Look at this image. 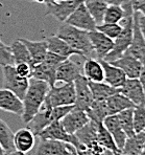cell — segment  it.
Masks as SVG:
<instances>
[{
    "label": "cell",
    "instance_id": "1",
    "mask_svg": "<svg viewBox=\"0 0 145 155\" xmlns=\"http://www.w3.org/2000/svg\"><path fill=\"white\" fill-rule=\"evenodd\" d=\"M50 86L44 81L30 78L27 90L22 99L23 111L21 118L24 124H28L30 120L41 109Z\"/></svg>",
    "mask_w": 145,
    "mask_h": 155
},
{
    "label": "cell",
    "instance_id": "2",
    "mask_svg": "<svg viewBox=\"0 0 145 155\" xmlns=\"http://www.w3.org/2000/svg\"><path fill=\"white\" fill-rule=\"evenodd\" d=\"M56 36L62 38L69 46L79 52L83 58H89L93 54V47L87 31H83L64 22L58 29Z\"/></svg>",
    "mask_w": 145,
    "mask_h": 155
},
{
    "label": "cell",
    "instance_id": "3",
    "mask_svg": "<svg viewBox=\"0 0 145 155\" xmlns=\"http://www.w3.org/2000/svg\"><path fill=\"white\" fill-rule=\"evenodd\" d=\"M122 25V31L120 35L116 39H114V45L112 51L109 52L102 60L106 62H114L118 58L122 56L130 46L132 42L133 37V24H134V15L132 16H124L123 19L120 21Z\"/></svg>",
    "mask_w": 145,
    "mask_h": 155
},
{
    "label": "cell",
    "instance_id": "4",
    "mask_svg": "<svg viewBox=\"0 0 145 155\" xmlns=\"http://www.w3.org/2000/svg\"><path fill=\"white\" fill-rule=\"evenodd\" d=\"M75 102V90L73 83H63L62 85H53L49 88L42 106L53 108L58 106H70Z\"/></svg>",
    "mask_w": 145,
    "mask_h": 155
},
{
    "label": "cell",
    "instance_id": "5",
    "mask_svg": "<svg viewBox=\"0 0 145 155\" xmlns=\"http://www.w3.org/2000/svg\"><path fill=\"white\" fill-rule=\"evenodd\" d=\"M66 58L61 57L56 54H53L51 51H47L45 59L39 64L35 65L33 67V74L31 78L44 81L49 86H53L56 84L55 82V72L56 67L61 62L65 60Z\"/></svg>",
    "mask_w": 145,
    "mask_h": 155
},
{
    "label": "cell",
    "instance_id": "6",
    "mask_svg": "<svg viewBox=\"0 0 145 155\" xmlns=\"http://www.w3.org/2000/svg\"><path fill=\"white\" fill-rule=\"evenodd\" d=\"M2 72H3V87L11 90L21 100L23 99L28 87L29 79L19 76L16 71L15 65L3 66Z\"/></svg>",
    "mask_w": 145,
    "mask_h": 155
},
{
    "label": "cell",
    "instance_id": "7",
    "mask_svg": "<svg viewBox=\"0 0 145 155\" xmlns=\"http://www.w3.org/2000/svg\"><path fill=\"white\" fill-rule=\"evenodd\" d=\"M40 140H55L71 143L76 150L80 148V143L74 134H69L64 129L61 120H54L50 123L47 127H45L42 131L38 134Z\"/></svg>",
    "mask_w": 145,
    "mask_h": 155
},
{
    "label": "cell",
    "instance_id": "8",
    "mask_svg": "<svg viewBox=\"0 0 145 155\" xmlns=\"http://www.w3.org/2000/svg\"><path fill=\"white\" fill-rule=\"evenodd\" d=\"M65 23L70 24V25L77 27L83 31H94L96 29V22L93 19L91 14L87 10L85 3L81 2L77 8L74 10V12L67 18Z\"/></svg>",
    "mask_w": 145,
    "mask_h": 155
},
{
    "label": "cell",
    "instance_id": "9",
    "mask_svg": "<svg viewBox=\"0 0 145 155\" xmlns=\"http://www.w3.org/2000/svg\"><path fill=\"white\" fill-rule=\"evenodd\" d=\"M85 0L73 1H48L46 2V15H50L58 21L65 22L76 8Z\"/></svg>",
    "mask_w": 145,
    "mask_h": 155
},
{
    "label": "cell",
    "instance_id": "10",
    "mask_svg": "<svg viewBox=\"0 0 145 155\" xmlns=\"http://www.w3.org/2000/svg\"><path fill=\"white\" fill-rule=\"evenodd\" d=\"M74 90H75V102L74 106L83 110H88L93 103V97L91 89L89 87V82L83 74L78 76L74 80Z\"/></svg>",
    "mask_w": 145,
    "mask_h": 155
},
{
    "label": "cell",
    "instance_id": "11",
    "mask_svg": "<svg viewBox=\"0 0 145 155\" xmlns=\"http://www.w3.org/2000/svg\"><path fill=\"white\" fill-rule=\"evenodd\" d=\"M90 120L87 112L83 109L73 106V108L61 120L64 129L69 134H74L80 128H83Z\"/></svg>",
    "mask_w": 145,
    "mask_h": 155
},
{
    "label": "cell",
    "instance_id": "12",
    "mask_svg": "<svg viewBox=\"0 0 145 155\" xmlns=\"http://www.w3.org/2000/svg\"><path fill=\"white\" fill-rule=\"evenodd\" d=\"M125 52L130 54L134 58L139 60L142 64L145 63V39L141 33L137 19V13L134 12V24H133V37L132 42Z\"/></svg>",
    "mask_w": 145,
    "mask_h": 155
},
{
    "label": "cell",
    "instance_id": "13",
    "mask_svg": "<svg viewBox=\"0 0 145 155\" xmlns=\"http://www.w3.org/2000/svg\"><path fill=\"white\" fill-rule=\"evenodd\" d=\"M83 72V68L77 62L71 60L70 58L65 59L56 67L55 82L62 83H73L74 80Z\"/></svg>",
    "mask_w": 145,
    "mask_h": 155
},
{
    "label": "cell",
    "instance_id": "14",
    "mask_svg": "<svg viewBox=\"0 0 145 155\" xmlns=\"http://www.w3.org/2000/svg\"><path fill=\"white\" fill-rule=\"evenodd\" d=\"M73 149L71 143L55 140H41L33 153L36 155H67Z\"/></svg>",
    "mask_w": 145,
    "mask_h": 155
},
{
    "label": "cell",
    "instance_id": "15",
    "mask_svg": "<svg viewBox=\"0 0 145 155\" xmlns=\"http://www.w3.org/2000/svg\"><path fill=\"white\" fill-rule=\"evenodd\" d=\"M89 38L91 41V44L93 47V51L95 52L97 59H105L106 56L109 54L113 48L114 45V40L111 38L106 37L105 34L100 33L97 29L88 31Z\"/></svg>",
    "mask_w": 145,
    "mask_h": 155
},
{
    "label": "cell",
    "instance_id": "16",
    "mask_svg": "<svg viewBox=\"0 0 145 155\" xmlns=\"http://www.w3.org/2000/svg\"><path fill=\"white\" fill-rule=\"evenodd\" d=\"M112 64L119 67L125 74L128 79H139L142 66H143V64L139 60L134 58L128 52H124L120 58L112 62Z\"/></svg>",
    "mask_w": 145,
    "mask_h": 155
},
{
    "label": "cell",
    "instance_id": "17",
    "mask_svg": "<svg viewBox=\"0 0 145 155\" xmlns=\"http://www.w3.org/2000/svg\"><path fill=\"white\" fill-rule=\"evenodd\" d=\"M118 92L125 95L135 106L145 104V93L139 79H126L123 85L118 88Z\"/></svg>",
    "mask_w": 145,
    "mask_h": 155
},
{
    "label": "cell",
    "instance_id": "18",
    "mask_svg": "<svg viewBox=\"0 0 145 155\" xmlns=\"http://www.w3.org/2000/svg\"><path fill=\"white\" fill-rule=\"evenodd\" d=\"M36 146V135L29 128H22L14 133V148L19 152L27 154Z\"/></svg>",
    "mask_w": 145,
    "mask_h": 155
},
{
    "label": "cell",
    "instance_id": "19",
    "mask_svg": "<svg viewBox=\"0 0 145 155\" xmlns=\"http://www.w3.org/2000/svg\"><path fill=\"white\" fill-rule=\"evenodd\" d=\"M100 63L102 65L103 68V82H106V84H109L110 86L114 88H120L124 84V82L126 81V76L119 67L115 66L114 64L110 62H106V61L100 59Z\"/></svg>",
    "mask_w": 145,
    "mask_h": 155
},
{
    "label": "cell",
    "instance_id": "20",
    "mask_svg": "<svg viewBox=\"0 0 145 155\" xmlns=\"http://www.w3.org/2000/svg\"><path fill=\"white\" fill-rule=\"evenodd\" d=\"M0 109L21 116L23 111L22 100L8 89H0Z\"/></svg>",
    "mask_w": 145,
    "mask_h": 155
},
{
    "label": "cell",
    "instance_id": "21",
    "mask_svg": "<svg viewBox=\"0 0 145 155\" xmlns=\"http://www.w3.org/2000/svg\"><path fill=\"white\" fill-rule=\"evenodd\" d=\"M54 116L52 113V109L46 108V107H41L38 113L30 120V122L27 125V128H29L33 132L35 135H38L45 127L48 126L50 123L54 122Z\"/></svg>",
    "mask_w": 145,
    "mask_h": 155
},
{
    "label": "cell",
    "instance_id": "22",
    "mask_svg": "<svg viewBox=\"0 0 145 155\" xmlns=\"http://www.w3.org/2000/svg\"><path fill=\"white\" fill-rule=\"evenodd\" d=\"M102 124L106 128V130L110 132L111 135L113 136L117 147H118L120 150H122L128 136L125 135L124 131L122 130L121 126H120V123H119L118 117H117V114L106 116L105 120H103Z\"/></svg>",
    "mask_w": 145,
    "mask_h": 155
},
{
    "label": "cell",
    "instance_id": "23",
    "mask_svg": "<svg viewBox=\"0 0 145 155\" xmlns=\"http://www.w3.org/2000/svg\"><path fill=\"white\" fill-rule=\"evenodd\" d=\"M46 44H47V49H48V51L56 54L61 57H64V58H66V59L74 56V54L80 56L78 51H76L75 49H73L71 46H69L68 43H66L62 38H60L56 35L51 36V37H49L47 39Z\"/></svg>",
    "mask_w": 145,
    "mask_h": 155
},
{
    "label": "cell",
    "instance_id": "24",
    "mask_svg": "<svg viewBox=\"0 0 145 155\" xmlns=\"http://www.w3.org/2000/svg\"><path fill=\"white\" fill-rule=\"evenodd\" d=\"M106 109H108L109 115L118 114L119 112L125 110L128 108H134L135 105L132 101L128 99L125 95H123L120 92H116L113 95L109 97L105 100Z\"/></svg>",
    "mask_w": 145,
    "mask_h": 155
},
{
    "label": "cell",
    "instance_id": "25",
    "mask_svg": "<svg viewBox=\"0 0 145 155\" xmlns=\"http://www.w3.org/2000/svg\"><path fill=\"white\" fill-rule=\"evenodd\" d=\"M83 76L91 82L103 81V68L100 61L94 58H86L83 65Z\"/></svg>",
    "mask_w": 145,
    "mask_h": 155
},
{
    "label": "cell",
    "instance_id": "26",
    "mask_svg": "<svg viewBox=\"0 0 145 155\" xmlns=\"http://www.w3.org/2000/svg\"><path fill=\"white\" fill-rule=\"evenodd\" d=\"M20 40L25 44V46L28 49L33 66L39 64L44 60L47 51H48L46 41H30L27 39H20Z\"/></svg>",
    "mask_w": 145,
    "mask_h": 155
},
{
    "label": "cell",
    "instance_id": "27",
    "mask_svg": "<svg viewBox=\"0 0 145 155\" xmlns=\"http://www.w3.org/2000/svg\"><path fill=\"white\" fill-rule=\"evenodd\" d=\"M145 145V133L142 132H136L134 135L126 138L124 146L121 150V153L138 155L142 151Z\"/></svg>",
    "mask_w": 145,
    "mask_h": 155
},
{
    "label": "cell",
    "instance_id": "28",
    "mask_svg": "<svg viewBox=\"0 0 145 155\" xmlns=\"http://www.w3.org/2000/svg\"><path fill=\"white\" fill-rule=\"evenodd\" d=\"M89 82V87L91 89L92 97L94 101H103L114 93L118 92L117 88H114L106 84V82Z\"/></svg>",
    "mask_w": 145,
    "mask_h": 155
},
{
    "label": "cell",
    "instance_id": "29",
    "mask_svg": "<svg viewBox=\"0 0 145 155\" xmlns=\"http://www.w3.org/2000/svg\"><path fill=\"white\" fill-rule=\"evenodd\" d=\"M97 143L106 149L111 150L115 155H121V150L117 147L113 136L103 126L102 123H98L97 127Z\"/></svg>",
    "mask_w": 145,
    "mask_h": 155
},
{
    "label": "cell",
    "instance_id": "30",
    "mask_svg": "<svg viewBox=\"0 0 145 155\" xmlns=\"http://www.w3.org/2000/svg\"><path fill=\"white\" fill-rule=\"evenodd\" d=\"M10 47L14 58V64L24 62V63H28V64L33 66V62H31V58H30V54H29L28 49H27L25 44L20 39L14 41Z\"/></svg>",
    "mask_w": 145,
    "mask_h": 155
},
{
    "label": "cell",
    "instance_id": "31",
    "mask_svg": "<svg viewBox=\"0 0 145 155\" xmlns=\"http://www.w3.org/2000/svg\"><path fill=\"white\" fill-rule=\"evenodd\" d=\"M84 3L97 25L102 23L103 16H105L106 10L108 8V4L103 0H85Z\"/></svg>",
    "mask_w": 145,
    "mask_h": 155
},
{
    "label": "cell",
    "instance_id": "32",
    "mask_svg": "<svg viewBox=\"0 0 145 155\" xmlns=\"http://www.w3.org/2000/svg\"><path fill=\"white\" fill-rule=\"evenodd\" d=\"M86 112L90 120L96 123H102L106 116H109L105 100L103 101H93L91 106L89 107L88 110H86Z\"/></svg>",
    "mask_w": 145,
    "mask_h": 155
},
{
    "label": "cell",
    "instance_id": "33",
    "mask_svg": "<svg viewBox=\"0 0 145 155\" xmlns=\"http://www.w3.org/2000/svg\"><path fill=\"white\" fill-rule=\"evenodd\" d=\"M0 145L4 152L15 150L14 148V132L4 120L0 118Z\"/></svg>",
    "mask_w": 145,
    "mask_h": 155
},
{
    "label": "cell",
    "instance_id": "34",
    "mask_svg": "<svg viewBox=\"0 0 145 155\" xmlns=\"http://www.w3.org/2000/svg\"><path fill=\"white\" fill-rule=\"evenodd\" d=\"M117 117L119 120L120 126L124 131L125 135L128 137L134 135L136 133L134 130V123H133V108H128L121 111L117 114Z\"/></svg>",
    "mask_w": 145,
    "mask_h": 155
},
{
    "label": "cell",
    "instance_id": "35",
    "mask_svg": "<svg viewBox=\"0 0 145 155\" xmlns=\"http://www.w3.org/2000/svg\"><path fill=\"white\" fill-rule=\"evenodd\" d=\"M124 18V12L122 10L121 5L119 4H110L108 5L103 16V21L105 23H120Z\"/></svg>",
    "mask_w": 145,
    "mask_h": 155
},
{
    "label": "cell",
    "instance_id": "36",
    "mask_svg": "<svg viewBox=\"0 0 145 155\" xmlns=\"http://www.w3.org/2000/svg\"><path fill=\"white\" fill-rule=\"evenodd\" d=\"M133 123L135 132L145 130V104L136 105L133 108Z\"/></svg>",
    "mask_w": 145,
    "mask_h": 155
},
{
    "label": "cell",
    "instance_id": "37",
    "mask_svg": "<svg viewBox=\"0 0 145 155\" xmlns=\"http://www.w3.org/2000/svg\"><path fill=\"white\" fill-rule=\"evenodd\" d=\"M96 29L100 33L105 34L106 37L114 40L121 33L122 25L120 23H105V22H102V23L96 25Z\"/></svg>",
    "mask_w": 145,
    "mask_h": 155
},
{
    "label": "cell",
    "instance_id": "38",
    "mask_svg": "<svg viewBox=\"0 0 145 155\" xmlns=\"http://www.w3.org/2000/svg\"><path fill=\"white\" fill-rule=\"evenodd\" d=\"M6 65H14V58L11 47L0 40V66L3 67Z\"/></svg>",
    "mask_w": 145,
    "mask_h": 155
},
{
    "label": "cell",
    "instance_id": "39",
    "mask_svg": "<svg viewBox=\"0 0 145 155\" xmlns=\"http://www.w3.org/2000/svg\"><path fill=\"white\" fill-rule=\"evenodd\" d=\"M16 68V71L19 76L27 78V79H30L31 74H33V66L28 63H17V64H14Z\"/></svg>",
    "mask_w": 145,
    "mask_h": 155
},
{
    "label": "cell",
    "instance_id": "40",
    "mask_svg": "<svg viewBox=\"0 0 145 155\" xmlns=\"http://www.w3.org/2000/svg\"><path fill=\"white\" fill-rule=\"evenodd\" d=\"M134 12H138L145 17V0H132Z\"/></svg>",
    "mask_w": 145,
    "mask_h": 155
},
{
    "label": "cell",
    "instance_id": "41",
    "mask_svg": "<svg viewBox=\"0 0 145 155\" xmlns=\"http://www.w3.org/2000/svg\"><path fill=\"white\" fill-rule=\"evenodd\" d=\"M137 13V19H138V23H139L140 29H141V33L143 35V37L145 39V17L143 15H141L140 13Z\"/></svg>",
    "mask_w": 145,
    "mask_h": 155
},
{
    "label": "cell",
    "instance_id": "42",
    "mask_svg": "<svg viewBox=\"0 0 145 155\" xmlns=\"http://www.w3.org/2000/svg\"><path fill=\"white\" fill-rule=\"evenodd\" d=\"M139 81L141 83L142 87H143V90H144V93H145V63L142 66V70H141V74L139 76Z\"/></svg>",
    "mask_w": 145,
    "mask_h": 155
},
{
    "label": "cell",
    "instance_id": "43",
    "mask_svg": "<svg viewBox=\"0 0 145 155\" xmlns=\"http://www.w3.org/2000/svg\"><path fill=\"white\" fill-rule=\"evenodd\" d=\"M4 155H26L22 152H19L17 150H12V151H8V152H4Z\"/></svg>",
    "mask_w": 145,
    "mask_h": 155
},
{
    "label": "cell",
    "instance_id": "44",
    "mask_svg": "<svg viewBox=\"0 0 145 155\" xmlns=\"http://www.w3.org/2000/svg\"><path fill=\"white\" fill-rule=\"evenodd\" d=\"M103 1L106 2L108 5H110V4H121V0H103Z\"/></svg>",
    "mask_w": 145,
    "mask_h": 155
},
{
    "label": "cell",
    "instance_id": "45",
    "mask_svg": "<svg viewBox=\"0 0 145 155\" xmlns=\"http://www.w3.org/2000/svg\"><path fill=\"white\" fill-rule=\"evenodd\" d=\"M67 155H78V154H77V151H76V149L74 148V149L71 150V151H70Z\"/></svg>",
    "mask_w": 145,
    "mask_h": 155
},
{
    "label": "cell",
    "instance_id": "46",
    "mask_svg": "<svg viewBox=\"0 0 145 155\" xmlns=\"http://www.w3.org/2000/svg\"><path fill=\"white\" fill-rule=\"evenodd\" d=\"M48 1H73V0H46V2H48ZM45 2V3H46Z\"/></svg>",
    "mask_w": 145,
    "mask_h": 155
},
{
    "label": "cell",
    "instance_id": "47",
    "mask_svg": "<svg viewBox=\"0 0 145 155\" xmlns=\"http://www.w3.org/2000/svg\"><path fill=\"white\" fill-rule=\"evenodd\" d=\"M0 155H4V150H3V148L1 147V145H0Z\"/></svg>",
    "mask_w": 145,
    "mask_h": 155
},
{
    "label": "cell",
    "instance_id": "48",
    "mask_svg": "<svg viewBox=\"0 0 145 155\" xmlns=\"http://www.w3.org/2000/svg\"><path fill=\"white\" fill-rule=\"evenodd\" d=\"M138 155H145V154H144V153H142V152H140V153L138 154Z\"/></svg>",
    "mask_w": 145,
    "mask_h": 155
},
{
    "label": "cell",
    "instance_id": "49",
    "mask_svg": "<svg viewBox=\"0 0 145 155\" xmlns=\"http://www.w3.org/2000/svg\"><path fill=\"white\" fill-rule=\"evenodd\" d=\"M26 155H29V154H28V153H27V154H26ZM30 155H36V154H35V153H33H33H31V154H30Z\"/></svg>",
    "mask_w": 145,
    "mask_h": 155
},
{
    "label": "cell",
    "instance_id": "50",
    "mask_svg": "<svg viewBox=\"0 0 145 155\" xmlns=\"http://www.w3.org/2000/svg\"><path fill=\"white\" fill-rule=\"evenodd\" d=\"M121 155H130V154H123V153H121Z\"/></svg>",
    "mask_w": 145,
    "mask_h": 155
},
{
    "label": "cell",
    "instance_id": "51",
    "mask_svg": "<svg viewBox=\"0 0 145 155\" xmlns=\"http://www.w3.org/2000/svg\"><path fill=\"white\" fill-rule=\"evenodd\" d=\"M27 1H29V2H33V0H27Z\"/></svg>",
    "mask_w": 145,
    "mask_h": 155
}]
</instances>
